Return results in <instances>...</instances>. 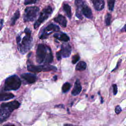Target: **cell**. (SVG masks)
<instances>
[{"label":"cell","instance_id":"obj_8","mask_svg":"<svg viewBox=\"0 0 126 126\" xmlns=\"http://www.w3.org/2000/svg\"><path fill=\"white\" fill-rule=\"evenodd\" d=\"M60 30V28L58 26L53 24H51L44 29L41 35L39 37V38L41 39L46 38L49 34L55 32H59Z\"/></svg>","mask_w":126,"mask_h":126},{"label":"cell","instance_id":"obj_25","mask_svg":"<svg viewBox=\"0 0 126 126\" xmlns=\"http://www.w3.org/2000/svg\"><path fill=\"white\" fill-rule=\"evenodd\" d=\"M38 0H25L24 4L25 5H28L35 3Z\"/></svg>","mask_w":126,"mask_h":126},{"label":"cell","instance_id":"obj_10","mask_svg":"<svg viewBox=\"0 0 126 126\" xmlns=\"http://www.w3.org/2000/svg\"><path fill=\"white\" fill-rule=\"evenodd\" d=\"M21 77L29 84L34 83L37 79L36 75L31 73H26L22 74L21 75Z\"/></svg>","mask_w":126,"mask_h":126},{"label":"cell","instance_id":"obj_2","mask_svg":"<svg viewBox=\"0 0 126 126\" xmlns=\"http://www.w3.org/2000/svg\"><path fill=\"white\" fill-rule=\"evenodd\" d=\"M53 56L49 46L39 44L37 48L36 60L38 63H49L53 61Z\"/></svg>","mask_w":126,"mask_h":126},{"label":"cell","instance_id":"obj_18","mask_svg":"<svg viewBox=\"0 0 126 126\" xmlns=\"http://www.w3.org/2000/svg\"><path fill=\"white\" fill-rule=\"evenodd\" d=\"M87 67V64L84 61H80L76 65L75 69L78 71H83L86 69Z\"/></svg>","mask_w":126,"mask_h":126},{"label":"cell","instance_id":"obj_23","mask_svg":"<svg viewBox=\"0 0 126 126\" xmlns=\"http://www.w3.org/2000/svg\"><path fill=\"white\" fill-rule=\"evenodd\" d=\"M111 15L110 13H107L106 15L105 22L106 26H109L111 23Z\"/></svg>","mask_w":126,"mask_h":126},{"label":"cell","instance_id":"obj_19","mask_svg":"<svg viewBox=\"0 0 126 126\" xmlns=\"http://www.w3.org/2000/svg\"><path fill=\"white\" fill-rule=\"evenodd\" d=\"M63 9L66 13L67 17L69 18L71 17V9L70 6L68 4H64L63 5Z\"/></svg>","mask_w":126,"mask_h":126},{"label":"cell","instance_id":"obj_13","mask_svg":"<svg viewBox=\"0 0 126 126\" xmlns=\"http://www.w3.org/2000/svg\"><path fill=\"white\" fill-rule=\"evenodd\" d=\"M82 90V87L80 84V82L78 79H77L74 83V87L71 91V94L73 95H77L79 94Z\"/></svg>","mask_w":126,"mask_h":126},{"label":"cell","instance_id":"obj_22","mask_svg":"<svg viewBox=\"0 0 126 126\" xmlns=\"http://www.w3.org/2000/svg\"><path fill=\"white\" fill-rule=\"evenodd\" d=\"M115 0H107L108 6L109 10L112 11L113 10L115 4Z\"/></svg>","mask_w":126,"mask_h":126},{"label":"cell","instance_id":"obj_34","mask_svg":"<svg viewBox=\"0 0 126 126\" xmlns=\"http://www.w3.org/2000/svg\"><path fill=\"white\" fill-rule=\"evenodd\" d=\"M4 126H15L13 125H5Z\"/></svg>","mask_w":126,"mask_h":126},{"label":"cell","instance_id":"obj_32","mask_svg":"<svg viewBox=\"0 0 126 126\" xmlns=\"http://www.w3.org/2000/svg\"><path fill=\"white\" fill-rule=\"evenodd\" d=\"M63 126H75V125H72V124H64L63 125Z\"/></svg>","mask_w":126,"mask_h":126},{"label":"cell","instance_id":"obj_4","mask_svg":"<svg viewBox=\"0 0 126 126\" xmlns=\"http://www.w3.org/2000/svg\"><path fill=\"white\" fill-rule=\"evenodd\" d=\"M21 85V80L16 75H11L7 78L4 82V90L8 91L18 90Z\"/></svg>","mask_w":126,"mask_h":126},{"label":"cell","instance_id":"obj_1","mask_svg":"<svg viewBox=\"0 0 126 126\" xmlns=\"http://www.w3.org/2000/svg\"><path fill=\"white\" fill-rule=\"evenodd\" d=\"M24 32L26 35L22 38H21L20 35H18L16 37L18 49L22 54L26 53L30 50L33 44V39L31 36V31L29 28H26Z\"/></svg>","mask_w":126,"mask_h":126},{"label":"cell","instance_id":"obj_14","mask_svg":"<svg viewBox=\"0 0 126 126\" xmlns=\"http://www.w3.org/2000/svg\"><path fill=\"white\" fill-rule=\"evenodd\" d=\"M54 20L58 23L60 26L63 28H65L67 25V20L66 18L62 15H59L57 17L54 19Z\"/></svg>","mask_w":126,"mask_h":126},{"label":"cell","instance_id":"obj_6","mask_svg":"<svg viewBox=\"0 0 126 126\" xmlns=\"http://www.w3.org/2000/svg\"><path fill=\"white\" fill-rule=\"evenodd\" d=\"M27 69L30 72H40L44 71H56L57 68L56 67L51 65H35L33 64H30L27 66Z\"/></svg>","mask_w":126,"mask_h":126},{"label":"cell","instance_id":"obj_31","mask_svg":"<svg viewBox=\"0 0 126 126\" xmlns=\"http://www.w3.org/2000/svg\"><path fill=\"white\" fill-rule=\"evenodd\" d=\"M121 31L126 32V24H125V26L123 27V28L121 29Z\"/></svg>","mask_w":126,"mask_h":126},{"label":"cell","instance_id":"obj_5","mask_svg":"<svg viewBox=\"0 0 126 126\" xmlns=\"http://www.w3.org/2000/svg\"><path fill=\"white\" fill-rule=\"evenodd\" d=\"M39 10L37 6H29L25 8L23 15L24 22H32L36 18Z\"/></svg>","mask_w":126,"mask_h":126},{"label":"cell","instance_id":"obj_7","mask_svg":"<svg viewBox=\"0 0 126 126\" xmlns=\"http://www.w3.org/2000/svg\"><path fill=\"white\" fill-rule=\"evenodd\" d=\"M53 12L52 8L50 6H48L45 8L43 9L41 12L38 19L35 21L34 24V29H37L40 25L51 15Z\"/></svg>","mask_w":126,"mask_h":126},{"label":"cell","instance_id":"obj_17","mask_svg":"<svg viewBox=\"0 0 126 126\" xmlns=\"http://www.w3.org/2000/svg\"><path fill=\"white\" fill-rule=\"evenodd\" d=\"M94 8L96 10H101L104 7V0H99L93 3Z\"/></svg>","mask_w":126,"mask_h":126},{"label":"cell","instance_id":"obj_12","mask_svg":"<svg viewBox=\"0 0 126 126\" xmlns=\"http://www.w3.org/2000/svg\"><path fill=\"white\" fill-rule=\"evenodd\" d=\"M81 12L83 15H84L87 18L90 19L93 17V14L91 9L88 5H87L85 3L82 7Z\"/></svg>","mask_w":126,"mask_h":126},{"label":"cell","instance_id":"obj_16","mask_svg":"<svg viewBox=\"0 0 126 126\" xmlns=\"http://www.w3.org/2000/svg\"><path fill=\"white\" fill-rule=\"evenodd\" d=\"M54 37L57 39L64 42H67L69 40V37L68 36L66 33L63 32L56 33L54 34Z\"/></svg>","mask_w":126,"mask_h":126},{"label":"cell","instance_id":"obj_26","mask_svg":"<svg viewBox=\"0 0 126 126\" xmlns=\"http://www.w3.org/2000/svg\"><path fill=\"white\" fill-rule=\"evenodd\" d=\"M113 90L114 95H116L118 92V88H117V86L116 84L113 85Z\"/></svg>","mask_w":126,"mask_h":126},{"label":"cell","instance_id":"obj_3","mask_svg":"<svg viewBox=\"0 0 126 126\" xmlns=\"http://www.w3.org/2000/svg\"><path fill=\"white\" fill-rule=\"evenodd\" d=\"M19 106L20 103L17 100L2 103L0 105V123L6 120L12 112L19 108Z\"/></svg>","mask_w":126,"mask_h":126},{"label":"cell","instance_id":"obj_35","mask_svg":"<svg viewBox=\"0 0 126 126\" xmlns=\"http://www.w3.org/2000/svg\"><path fill=\"white\" fill-rule=\"evenodd\" d=\"M57 79V76H55L54 77V80H56Z\"/></svg>","mask_w":126,"mask_h":126},{"label":"cell","instance_id":"obj_27","mask_svg":"<svg viewBox=\"0 0 126 126\" xmlns=\"http://www.w3.org/2000/svg\"><path fill=\"white\" fill-rule=\"evenodd\" d=\"M121 111H122V108L119 105H118L115 107V112L116 114H118L120 113H121Z\"/></svg>","mask_w":126,"mask_h":126},{"label":"cell","instance_id":"obj_9","mask_svg":"<svg viewBox=\"0 0 126 126\" xmlns=\"http://www.w3.org/2000/svg\"><path fill=\"white\" fill-rule=\"evenodd\" d=\"M62 56L63 58L68 57L71 52V47L69 44H63L60 50Z\"/></svg>","mask_w":126,"mask_h":126},{"label":"cell","instance_id":"obj_33","mask_svg":"<svg viewBox=\"0 0 126 126\" xmlns=\"http://www.w3.org/2000/svg\"><path fill=\"white\" fill-rule=\"evenodd\" d=\"M91 0L92 1L93 3H94V2H96V1H98V0Z\"/></svg>","mask_w":126,"mask_h":126},{"label":"cell","instance_id":"obj_20","mask_svg":"<svg viewBox=\"0 0 126 126\" xmlns=\"http://www.w3.org/2000/svg\"><path fill=\"white\" fill-rule=\"evenodd\" d=\"M20 15V13L19 10H17L15 12V13L14 14V15L12 16V17L11 19L10 25L11 26H13L15 24L16 20L19 18Z\"/></svg>","mask_w":126,"mask_h":126},{"label":"cell","instance_id":"obj_28","mask_svg":"<svg viewBox=\"0 0 126 126\" xmlns=\"http://www.w3.org/2000/svg\"><path fill=\"white\" fill-rule=\"evenodd\" d=\"M62 54H61V52L60 51L57 52L56 57H57V59L58 61H60L62 59Z\"/></svg>","mask_w":126,"mask_h":126},{"label":"cell","instance_id":"obj_21","mask_svg":"<svg viewBox=\"0 0 126 126\" xmlns=\"http://www.w3.org/2000/svg\"><path fill=\"white\" fill-rule=\"evenodd\" d=\"M71 87V85L68 82H66L65 83L62 87V91L63 93H66L67 92H68L69 89H70Z\"/></svg>","mask_w":126,"mask_h":126},{"label":"cell","instance_id":"obj_24","mask_svg":"<svg viewBox=\"0 0 126 126\" xmlns=\"http://www.w3.org/2000/svg\"><path fill=\"white\" fill-rule=\"evenodd\" d=\"M79 59H80V56L78 54H76L74 55L72 58V63L73 64L76 63L79 60Z\"/></svg>","mask_w":126,"mask_h":126},{"label":"cell","instance_id":"obj_29","mask_svg":"<svg viewBox=\"0 0 126 126\" xmlns=\"http://www.w3.org/2000/svg\"><path fill=\"white\" fill-rule=\"evenodd\" d=\"M121 63V60H120L119 61H118V62L117 63V65H116V67L112 70V71H114V70H116L117 68H118V67H119V65L120 64V63Z\"/></svg>","mask_w":126,"mask_h":126},{"label":"cell","instance_id":"obj_30","mask_svg":"<svg viewBox=\"0 0 126 126\" xmlns=\"http://www.w3.org/2000/svg\"><path fill=\"white\" fill-rule=\"evenodd\" d=\"M3 23V19H1L0 20V31L2 28Z\"/></svg>","mask_w":126,"mask_h":126},{"label":"cell","instance_id":"obj_15","mask_svg":"<svg viewBox=\"0 0 126 126\" xmlns=\"http://www.w3.org/2000/svg\"><path fill=\"white\" fill-rule=\"evenodd\" d=\"M14 97V95L10 93L1 92L0 93V101H3L9 100Z\"/></svg>","mask_w":126,"mask_h":126},{"label":"cell","instance_id":"obj_11","mask_svg":"<svg viewBox=\"0 0 126 126\" xmlns=\"http://www.w3.org/2000/svg\"><path fill=\"white\" fill-rule=\"evenodd\" d=\"M84 0H75V4L77 7L76 11V16L79 19H82V12H81V9L83 5V4L85 3Z\"/></svg>","mask_w":126,"mask_h":126}]
</instances>
